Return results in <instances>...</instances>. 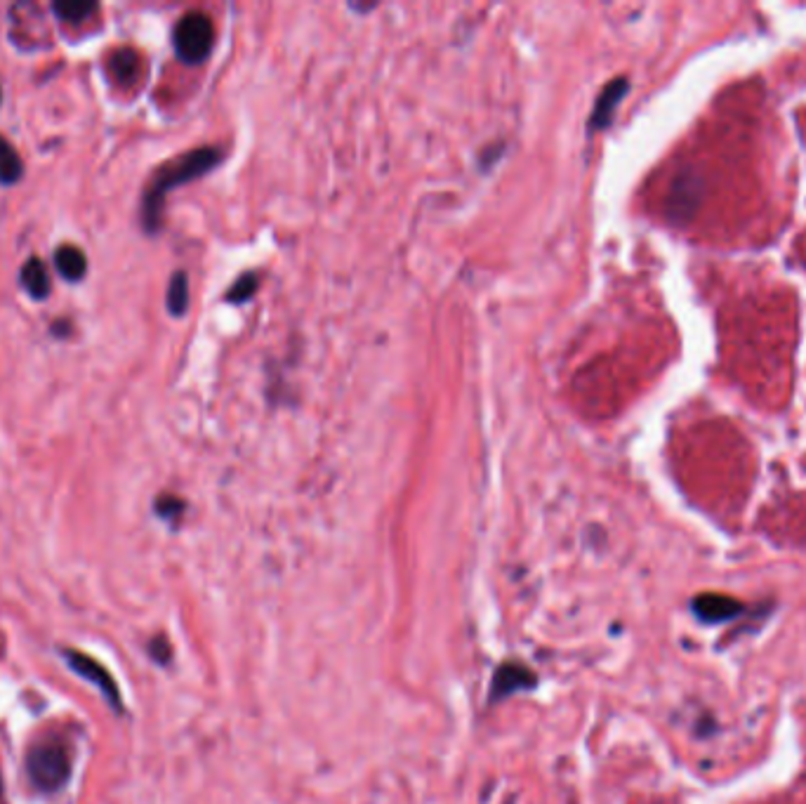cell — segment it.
<instances>
[{
	"label": "cell",
	"mask_w": 806,
	"mask_h": 804,
	"mask_svg": "<svg viewBox=\"0 0 806 804\" xmlns=\"http://www.w3.org/2000/svg\"><path fill=\"white\" fill-rule=\"evenodd\" d=\"M222 161V149L217 147H198L177 158H170L156 173L151 175L142 194V229L147 234H158L163 227V208L168 194L182 184H189L198 177L208 175L217 163Z\"/></svg>",
	"instance_id": "cell-1"
},
{
	"label": "cell",
	"mask_w": 806,
	"mask_h": 804,
	"mask_svg": "<svg viewBox=\"0 0 806 804\" xmlns=\"http://www.w3.org/2000/svg\"><path fill=\"white\" fill-rule=\"evenodd\" d=\"M215 41V26L208 15L203 12H187L180 22L175 24L173 45L177 57L184 64H201L210 55Z\"/></svg>",
	"instance_id": "cell-2"
},
{
	"label": "cell",
	"mask_w": 806,
	"mask_h": 804,
	"mask_svg": "<svg viewBox=\"0 0 806 804\" xmlns=\"http://www.w3.org/2000/svg\"><path fill=\"white\" fill-rule=\"evenodd\" d=\"M26 771H29L33 786L41 790V793H52V790L62 788L66 779H69L71 762L62 746H57V743H43V746H36L29 753Z\"/></svg>",
	"instance_id": "cell-3"
},
{
	"label": "cell",
	"mask_w": 806,
	"mask_h": 804,
	"mask_svg": "<svg viewBox=\"0 0 806 804\" xmlns=\"http://www.w3.org/2000/svg\"><path fill=\"white\" fill-rule=\"evenodd\" d=\"M66 661H69V665L78 672V675L95 684V687L102 691L104 696H107V701L114 703V708H121V696H118L116 684L109 677V672L102 668V665L95 663L88 656L78 654V651H66Z\"/></svg>",
	"instance_id": "cell-4"
},
{
	"label": "cell",
	"mask_w": 806,
	"mask_h": 804,
	"mask_svg": "<svg viewBox=\"0 0 806 804\" xmlns=\"http://www.w3.org/2000/svg\"><path fill=\"white\" fill-rule=\"evenodd\" d=\"M627 90H630V81H627V78H616V81H611L604 90L599 92L597 102H594V107H592V116H590L592 130L609 128V123L613 121V114H616L618 104L623 102Z\"/></svg>",
	"instance_id": "cell-5"
},
{
	"label": "cell",
	"mask_w": 806,
	"mask_h": 804,
	"mask_svg": "<svg viewBox=\"0 0 806 804\" xmlns=\"http://www.w3.org/2000/svg\"><path fill=\"white\" fill-rule=\"evenodd\" d=\"M107 71L111 76V81L121 88H130V85L137 83L142 71V59L140 52L132 48H116L107 55Z\"/></svg>",
	"instance_id": "cell-6"
},
{
	"label": "cell",
	"mask_w": 806,
	"mask_h": 804,
	"mask_svg": "<svg viewBox=\"0 0 806 804\" xmlns=\"http://www.w3.org/2000/svg\"><path fill=\"white\" fill-rule=\"evenodd\" d=\"M19 286H22L26 295L36 302H43L50 298L52 283H50L48 267L43 265L41 257H29V260L24 262L22 269H19Z\"/></svg>",
	"instance_id": "cell-7"
},
{
	"label": "cell",
	"mask_w": 806,
	"mask_h": 804,
	"mask_svg": "<svg viewBox=\"0 0 806 804\" xmlns=\"http://www.w3.org/2000/svg\"><path fill=\"white\" fill-rule=\"evenodd\" d=\"M743 606L741 602H736L733 597L726 595H700L696 602H693V611H696L698 618L708 623H722L729 621V618L738 616Z\"/></svg>",
	"instance_id": "cell-8"
},
{
	"label": "cell",
	"mask_w": 806,
	"mask_h": 804,
	"mask_svg": "<svg viewBox=\"0 0 806 804\" xmlns=\"http://www.w3.org/2000/svg\"><path fill=\"white\" fill-rule=\"evenodd\" d=\"M52 260H55L59 276L69 283L83 281L85 274H88V257H85L83 250L74 246V243H62V246L55 250V257H52Z\"/></svg>",
	"instance_id": "cell-9"
},
{
	"label": "cell",
	"mask_w": 806,
	"mask_h": 804,
	"mask_svg": "<svg viewBox=\"0 0 806 804\" xmlns=\"http://www.w3.org/2000/svg\"><path fill=\"white\" fill-rule=\"evenodd\" d=\"M535 684V677L528 672L524 665H502L493 677V698H505L514 694V691L528 689Z\"/></svg>",
	"instance_id": "cell-10"
},
{
	"label": "cell",
	"mask_w": 806,
	"mask_h": 804,
	"mask_svg": "<svg viewBox=\"0 0 806 804\" xmlns=\"http://www.w3.org/2000/svg\"><path fill=\"white\" fill-rule=\"evenodd\" d=\"M24 177V161L19 151L12 147L8 137L0 135V184L12 187Z\"/></svg>",
	"instance_id": "cell-11"
},
{
	"label": "cell",
	"mask_w": 806,
	"mask_h": 804,
	"mask_svg": "<svg viewBox=\"0 0 806 804\" xmlns=\"http://www.w3.org/2000/svg\"><path fill=\"white\" fill-rule=\"evenodd\" d=\"M165 305L173 316H184L189 309V276L187 272H175L170 276L168 295H165Z\"/></svg>",
	"instance_id": "cell-12"
},
{
	"label": "cell",
	"mask_w": 806,
	"mask_h": 804,
	"mask_svg": "<svg viewBox=\"0 0 806 804\" xmlns=\"http://www.w3.org/2000/svg\"><path fill=\"white\" fill-rule=\"evenodd\" d=\"M52 12H55L59 22L64 24H83L88 22L92 15H97L99 5L81 3V0H59V3L52 5Z\"/></svg>",
	"instance_id": "cell-13"
},
{
	"label": "cell",
	"mask_w": 806,
	"mask_h": 804,
	"mask_svg": "<svg viewBox=\"0 0 806 804\" xmlns=\"http://www.w3.org/2000/svg\"><path fill=\"white\" fill-rule=\"evenodd\" d=\"M255 288H257V276L253 272L243 274L241 279L236 281L234 286H231V291L227 293V300L236 302V305H241V302H246L250 295L255 293Z\"/></svg>",
	"instance_id": "cell-14"
},
{
	"label": "cell",
	"mask_w": 806,
	"mask_h": 804,
	"mask_svg": "<svg viewBox=\"0 0 806 804\" xmlns=\"http://www.w3.org/2000/svg\"><path fill=\"white\" fill-rule=\"evenodd\" d=\"M182 510H184V503L180 498H175V496H161L156 500V512L161 514L163 519L180 517Z\"/></svg>",
	"instance_id": "cell-15"
},
{
	"label": "cell",
	"mask_w": 806,
	"mask_h": 804,
	"mask_svg": "<svg viewBox=\"0 0 806 804\" xmlns=\"http://www.w3.org/2000/svg\"><path fill=\"white\" fill-rule=\"evenodd\" d=\"M52 335H57V338H69V333H71V324L66 319H59V321H55V324H52Z\"/></svg>",
	"instance_id": "cell-16"
},
{
	"label": "cell",
	"mask_w": 806,
	"mask_h": 804,
	"mask_svg": "<svg viewBox=\"0 0 806 804\" xmlns=\"http://www.w3.org/2000/svg\"><path fill=\"white\" fill-rule=\"evenodd\" d=\"M0 100H3V90H0Z\"/></svg>",
	"instance_id": "cell-17"
}]
</instances>
